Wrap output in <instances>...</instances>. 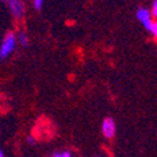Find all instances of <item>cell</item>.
<instances>
[{"label": "cell", "mask_w": 157, "mask_h": 157, "mask_svg": "<svg viewBox=\"0 0 157 157\" xmlns=\"http://www.w3.org/2000/svg\"><path fill=\"white\" fill-rule=\"evenodd\" d=\"M16 45H17L16 34L14 31H8L3 39L2 44H0V60L8 59L14 52Z\"/></svg>", "instance_id": "obj_1"}, {"label": "cell", "mask_w": 157, "mask_h": 157, "mask_svg": "<svg viewBox=\"0 0 157 157\" xmlns=\"http://www.w3.org/2000/svg\"><path fill=\"white\" fill-rule=\"evenodd\" d=\"M8 6H9L11 16L14 19H16V20H21V19L24 17L26 8H25V4H24L23 0H9Z\"/></svg>", "instance_id": "obj_2"}, {"label": "cell", "mask_w": 157, "mask_h": 157, "mask_svg": "<svg viewBox=\"0 0 157 157\" xmlns=\"http://www.w3.org/2000/svg\"><path fill=\"white\" fill-rule=\"evenodd\" d=\"M136 16H137V20H139V21L144 25V28L150 31V30H151V26H152V24H153L152 14H151L150 9L144 8V6L139 8V9H137V11H136Z\"/></svg>", "instance_id": "obj_3"}, {"label": "cell", "mask_w": 157, "mask_h": 157, "mask_svg": "<svg viewBox=\"0 0 157 157\" xmlns=\"http://www.w3.org/2000/svg\"><path fill=\"white\" fill-rule=\"evenodd\" d=\"M101 132L104 135V137L111 140L113 139V136L116 133V124L113 121L112 117H106L101 124Z\"/></svg>", "instance_id": "obj_4"}, {"label": "cell", "mask_w": 157, "mask_h": 157, "mask_svg": "<svg viewBox=\"0 0 157 157\" xmlns=\"http://www.w3.org/2000/svg\"><path fill=\"white\" fill-rule=\"evenodd\" d=\"M16 39H17V44H20L21 46L24 48L29 46V35L24 30H20L16 34Z\"/></svg>", "instance_id": "obj_5"}, {"label": "cell", "mask_w": 157, "mask_h": 157, "mask_svg": "<svg viewBox=\"0 0 157 157\" xmlns=\"http://www.w3.org/2000/svg\"><path fill=\"white\" fill-rule=\"evenodd\" d=\"M49 157H76L70 150H57L54 151Z\"/></svg>", "instance_id": "obj_6"}, {"label": "cell", "mask_w": 157, "mask_h": 157, "mask_svg": "<svg viewBox=\"0 0 157 157\" xmlns=\"http://www.w3.org/2000/svg\"><path fill=\"white\" fill-rule=\"evenodd\" d=\"M33 5L36 10H41V8L44 5V0H33Z\"/></svg>", "instance_id": "obj_7"}, {"label": "cell", "mask_w": 157, "mask_h": 157, "mask_svg": "<svg viewBox=\"0 0 157 157\" xmlns=\"http://www.w3.org/2000/svg\"><path fill=\"white\" fill-rule=\"evenodd\" d=\"M26 142H28V145H31V146H34V145H36V139H35L34 136L29 135V136L26 137Z\"/></svg>", "instance_id": "obj_8"}, {"label": "cell", "mask_w": 157, "mask_h": 157, "mask_svg": "<svg viewBox=\"0 0 157 157\" xmlns=\"http://www.w3.org/2000/svg\"><path fill=\"white\" fill-rule=\"evenodd\" d=\"M151 34L157 39V21H153V24H152V26H151Z\"/></svg>", "instance_id": "obj_9"}, {"label": "cell", "mask_w": 157, "mask_h": 157, "mask_svg": "<svg viewBox=\"0 0 157 157\" xmlns=\"http://www.w3.org/2000/svg\"><path fill=\"white\" fill-rule=\"evenodd\" d=\"M151 14H152L155 17H157V2H153L152 9H151Z\"/></svg>", "instance_id": "obj_10"}, {"label": "cell", "mask_w": 157, "mask_h": 157, "mask_svg": "<svg viewBox=\"0 0 157 157\" xmlns=\"http://www.w3.org/2000/svg\"><path fill=\"white\" fill-rule=\"evenodd\" d=\"M0 157H5V152H4V150L0 147Z\"/></svg>", "instance_id": "obj_11"}, {"label": "cell", "mask_w": 157, "mask_h": 157, "mask_svg": "<svg viewBox=\"0 0 157 157\" xmlns=\"http://www.w3.org/2000/svg\"><path fill=\"white\" fill-rule=\"evenodd\" d=\"M95 157H105L104 155H97V156H95Z\"/></svg>", "instance_id": "obj_12"}, {"label": "cell", "mask_w": 157, "mask_h": 157, "mask_svg": "<svg viewBox=\"0 0 157 157\" xmlns=\"http://www.w3.org/2000/svg\"><path fill=\"white\" fill-rule=\"evenodd\" d=\"M0 2H5V3H8V2H9V0H0Z\"/></svg>", "instance_id": "obj_13"}, {"label": "cell", "mask_w": 157, "mask_h": 157, "mask_svg": "<svg viewBox=\"0 0 157 157\" xmlns=\"http://www.w3.org/2000/svg\"><path fill=\"white\" fill-rule=\"evenodd\" d=\"M156 2H157V0H156Z\"/></svg>", "instance_id": "obj_14"}]
</instances>
